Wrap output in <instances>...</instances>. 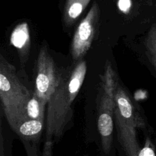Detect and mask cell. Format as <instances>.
Listing matches in <instances>:
<instances>
[{
    "label": "cell",
    "instance_id": "1",
    "mask_svg": "<svg viewBox=\"0 0 156 156\" xmlns=\"http://www.w3.org/2000/svg\"><path fill=\"white\" fill-rule=\"evenodd\" d=\"M87 64L79 62L71 70L61 73L59 82L48 102L46 140L58 141L73 121V103L83 83Z\"/></svg>",
    "mask_w": 156,
    "mask_h": 156
},
{
    "label": "cell",
    "instance_id": "2",
    "mask_svg": "<svg viewBox=\"0 0 156 156\" xmlns=\"http://www.w3.org/2000/svg\"><path fill=\"white\" fill-rule=\"evenodd\" d=\"M32 94L18 78L15 68L2 56L0 62V98L6 119L16 132L28 119L26 107Z\"/></svg>",
    "mask_w": 156,
    "mask_h": 156
},
{
    "label": "cell",
    "instance_id": "3",
    "mask_svg": "<svg viewBox=\"0 0 156 156\" xmlns=\"http://www.w3.org/2000/svg\"><path fill=\"white\" fill-rule=\"evenodd\" d=\"M115 98L114 118L118 141L126 156H138L141 149L136 138V129L144 127V119L136 112L129 94L118 81Z\"/></svg>",
    "mask_w": 156,
    "mask_h": 156
},
{
    "label": "cell",
    "instance_id": "4",
    "mask_svg": "<svg viewBox=\"0 0 156 156\" xmlns=\"http://www.w3.org/2000/svg\"><path fill=\"white\" fill-rule=\"evenodd\" d=\"M101 77V94L98 105V127L99 132L102 149L108 154L113 143V118L115 108V93L118 82L117 76L107 62L104 73Z\"/></svg>",
    "mask_w": 156,
    "mask_h": 156
},
{
    "label": "cell",
    "instance_id": "5",
    "mask_svg": "<svg viewBox=\"0 0 156 156\" xmlns=\"http://www.w3.org/2000/svg\"><path fill=\"white\" fill-rule=\"evenodd\" d=\"M61 73L56 70L54 60L46 48L43 46L38 54L34 92L47 104L57 87Z\"/></svg>",
    "mask_w": 156,
    "mask_h": 156
},
{
    "label": "cell",
    "instance_id": "6",
    "mask_svg": "<svg viewBox=\"0 0 156 156\" xmlns=\"http://www.w3.org/2000/svg\"><path fill=\"white\" fill-rule=\"evenodd\" d=\"M98 15V5L94 3L79 24L71 44V53L74 60L81 58L89 49L94 37Z\"/></svg>",
    "mask_w": 156,
    "mask_h": 156
},
{
    "label": "cell",
    "instance_id": "7",
    "mask_svg": "<svg viewBox=\"0 0 156 156\" xmlns=\"http://www.w3.org/2000/svg\"><path fill=\"white\" fill-rule=\"evenodd\" d=\"M44 126V120L28 118L19 126L15 133L23 139L35 140L41 135Z\"/></svg>",
    "mask_w": 156,
    "mask_h": 156
},
{
    "label": "cell",
    "instance_id": "8",
    "mask_svg": "<svg viewBox=\"0 0 156 156\" xmlns=\"http://www.w3.org/2000/svg\"><path fill=\"white\" fill-rule=\"evenodd\" d=\"M46 104L47 103L34 91L26 107L27 118L44 120L45 106Z\"/></svg>",
    "mask_w": 156,
    "mask_h": 156
},
{
    "label": "cell",
    "instance_id": "9",
    "mask_svg": "<svg viewBox=\"0 0 156 156\" xmlns=\"http://www.w3.org/2000/svg\"><path fill=\"white\" fill-rule=\"evenodd\" d=\"M90 0H66L65 8V20L71 24L81 15Z\"/></svg>",
    "mask_w": 156,
    "mask_h": 156
},
{
    "label": "cell",
    "instance_id": "10",
    "mask_svg": "<svg viewBox=\"0 0 156 156\" xmlns=\"http://www.w3.org/2000/svg\"><path fill=\"white\" fill-rule=\"evenodd\" d=\"M29 26L26 23L19 24L12 31L10 36V43L15 48L22 49L29 43Z\"/></svg>",
    "mask_w": 156,
    "mask_h": 156
},
{
    "label": "cell",
    "instance_id": "11",
    "mask_svg": "<svg viewBox=\"0 0 156 156\" xmlns=\"http://www.w3.org/2000/svg\"><path fill=\"white\" fill-rule=\"evenodd\" d=\"M145 47L149 61L156 73V25L151 27L146 37Z\"/></svg>",
    "mask_w": 156,
    "mask_h": 156
},
{
    "label": "cell",
    "instance_id": "12",
    "mask_svg": "<svg viewBox=\"0 0 156 156\" xmlns=\"http://www.w3.org/2000/svg\"><path fill=\"white\" fill-rule=\"evenodd\" d=\"M138 156H155L154 144L150 138H147L146 140L144 146L140 150Z\"/></svg>",
    "mask_w": 156,
    "mask_h": 156
},
{
    "label": "cell",
    "instance_id": "13",
    "mask_svg": "<svg viewBox=\"0 0 156 156\" xmlns=\"http://www.w3.org/2000/svg\"><path fill=\"white\" fill-rule=\"evenodd\" d=\"M131 0H118V7L121 12L124 13H127L131 8Z\"/></svg>",
    "mask_w": 156,
    "mask_h": 156
},
{
    "label": "cell",
    "instance_id": "14",
    "mask_svg": "<svg viewBox=\"0 0 156 156\" xmlns=\"http://www.w3.org/2000/svg\"><path fill=\"white\" fill-rule=\"evenodd\" d=\"M53 142L51 140H45V143L43 147V156H52Z\"/></svg>",
    "mask_w": 156,
    "mask_h": 156
}]
</instances>
